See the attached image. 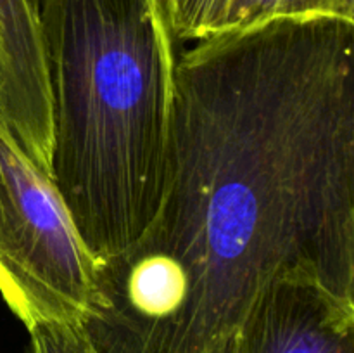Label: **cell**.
I'll return each mask as SVG.
<instances>
[{
  "label": "cell",
  "mask_w": 354,
  "mask_h": 353,
  "mask_svg": "<svg viewBox=\"0 0 354 353\" xmlns=\"http://www.w3.org/2000/svg\"><path fill=\"white\" fill-rule=\"evenodd\" d=\"M354 19L279 17L176 55L161 203L97 263L80 324L99 353H223L303 269L354 300Z\"/></svg>",
  "instance_id": "cell-1"
},
{
  "label": "cell",
  "mask_w": 354,
  "mask_h": 353,
  "mask_svg": "<svg viewBox=\"0 0 354 353\" xmlns=\"http://www.w3.org/2000/svg\"><path fill=\"white\" fill-rule=\"evenodd\" d=\"M52 107L50 176L97 263L161 203L175 38L159 0H38Z\"/></svg>",
  "instance_id": "cell-2"
},
{
  "label": "cell",
  "mask_w": 354,
  "mask_h": 353,
  "mask_svg": "<svg viewBox=\"0 0 354 353\" xmlns=\"http://www.w3.org/2000/svg\"><path fill=\"white\" fill-rule=\"evenodd\" d=\"M97 260L54 180L0 123V294L30 331L44 322L82 324Z\"/></svg>",
  "instance_id": "cell-3"
},
{
  "label": "cell",
  "mask_w": 354,
  "mask_h": 353,
  "mask_svg": "<svg viewBox=\"0 0 354 353\" xmlns=\"http://www.w3.org/2000/svg\"><path fill=\"white\" fill-rule=\"evenodd\" d=\"M223 353H354V300L308 270H289L258 298Z\"/></svg>",
  "instance_id": "cell-4"
},
{
  "label": "cell",
  "mask_w": 354,
  "mask_h": 353,
  "mask_svg": "<svg viewBox=\"0 0 354 353\" xmlns=\"http://www.w3.org/2000/svg\"><path fill=\"white\" fill-rule=\"evenodd\" d=\"M0 123L50 176V92L33 0H0Z\"/></svg>",
  "instance_id": "cell-5"
},
{
  "label": "cell",
  "mask_w": 354,
  "mask_h": 353,
  "mask_svg": "<svg viewBox=\"0 0 354 353\" xmlns=\"http://www.w3.org/2000/svg\"><path fill=\"white\" fill-rule=\"evenodd\" d=\"M175 42L221 33L232 0H159Z\"/></svg>",
  "instance_id": "cell-6"
},
{
  "label": "cell",
  "mask_w": 354,
  "mask_h": 353,
  "mask_svg": "<svg viewBox=\"0 0 354 353\" xmlns=\"http://www.w3.org/2000/svg\"><path fill=\"white\" fill-rule=\"evenodd\" d=\"M322 14L346 17L337 0H232L221 31L244 30L279 17L322 16Z\"/></svg>",
  "instance_id": "cell-7"
},
{
  "label": "cell",
  "mask_w": 354,
  "mask_h": 353,
  "mask_svg": "<svg viewBox=\"0 0 354 353\" xmlns=\"http://www.w3.org/2000/svg\"><path fill=\"white\" fill-rule=\"evenodd\" d=\"M28 332L33 353H99L78 324L44 322Z\"/></svg>",
  "instance_id": "cell-8"
},
{
  "label": "cell",
  "mask_w": 354,
  "mask_h": 353,
  "mask_svg": "<svg viewBox=\"0 0 354 353\" xmlns=\"http://www.w3.org/2000/svg\"><path fill=\"white\" fill-rule=\"evenodd\" d=\"M342 14L349 19H354V0H337Z\"/></svg>",
  "instance_id": "cell-9"
}]
</instances>
